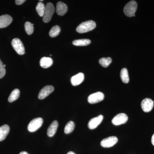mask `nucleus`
<instances>
[{
	"label": "nucleus",
	"instance_id": "nucleus-26",
	"mask_svg": "<svg viewBox=\"0 0 154 154\" xmlns=\"http://www.w3.org/2000/svg\"><path fill=\"white\" fill-rule=\"evenodd\" d=\"M6 74V70L4 64L2 61L0 60V79L4 77Z\"/></svg>",
	"mask_w": 154,
	"mask_h": 154
},
{
	"label": "nucleus",
	"instance_id": "nucleus-3",
	"mask_svg": "<svg viewBox=\"0 0 154 154\" xmlns=\"http://www.w3.org/2000/svg\"><path fill=\"white\" fill-rule=\"evenodd\" d=\"M54 12V8L53 5L51 3H47L45 6V11L43 16V21L45 23H48L51 18Z\"/></svg>",
	"mask_w": 154,
	"mask_h": 154
},
{
	"label": "nucleus",
	"instance_id": "nucleus-13",
	"mask_svg": "<svg viewBox=\"0 0 154 154\" xmlns=\"http://www.w3.org/2000/svg\"><path fill=\"white\" fill-rule=\"evenodd\" d=\"M84 79L85 75L83 73L80 72L72 77L71 79V82L73 86H76L83 82Z\"/></svg>",
	"mask_w": 154,
	"mask_h": 154
},
{
	"label": "nucleus",
	"instance_id": "nucleus-2",
	"mask_svg": "<svg viewBox=\"0 0 154 154\" xmlns=\"http://www.w3.org/2000/svg\"><path fill=\"white\" fill-rule=\"evenodd\" d=\"M137 3L135 1H130L125 6L124 14L128 17H135V13L137 10Z\"/></svg>",
	"mask_w": 154,
	"mask_h": 154
},
{
	"label": "nucleus",
	"instance_id": "nucleus-7",
	"mask_svg": "<svg viewBox=\"0 0 154 154\" xmlns=\"http://www.w3.org/2000/svg\"><path fill=\"white\" fill-rule=\"evenodd\" d=\"M128 120V117L126 114L124 113H120L114 116L112 119V122L115 125H119L125 124Z\"/></svg>",
	"mask_w": 154,
	"mask_h": 154
},
{
	"label": "nucleus",
	"instance_id": "nucleus-4",
	"mask_svg": "<svg viewBox=\"0 0 154 154\" xmlns=\"http://www.w3.org/2000/svg\"><path fill=\"white\" fill-rule=\"evenodd\" d=\"M43 120L42 118L34 119L30 122L28 126V130L30 132H35L39 129L43 124Z\"/></svg>",
	"mask_w": 154,
	"mask_h": 154
},
{
	"label": "nucleus",
	"instance_id": "nucleus-10",
	"mask_svg": "<svg viewBox=\"0 0 154 154\" xmlns=\"http://www.w3.org/2000/svg\"><path fill=\"white\" fill-rule=\"evenodd\" d=\"M54 91L53 86L48 85L44 87L39 92L38 98L39 99H45Z\"/></svg>",
	"mask_w": 154,
	"mask_h": 154
},
{
	"label": "nucleus",
	"instance_id": "nucleus-17",
	"mask_svg": "<svg viewBox=\"0 0 154 154\" xmlns=\"http://www.w3.org/2000/svg\"><path fill=\"white\" fill-rule=\"evenodd\" d=\"M53 60L52 59L48 57L42 58L40 61V65L43 68H48L52 65Z\"/></svg>",
	"mask_w": 154,
	"mask_h": 154
},
{
	"label": "nucleus",
	"instance_id": "nucleus-21",
	"mask_svg": "<svg viewBox=\"0 0 154 154\" xmlns=\"http://www.w3.org/2000/svg\"><path fill=\"white\" fill-rule=\"evenodd\" d=\"M45 6L42 2H39L36 7V10L37 13L40 17H43L45 11Z\"/></svg>",
	"mask_w": 154,
	"mask_h": 154
},
{
	"label": "nucleus",
	"instance_id": "nucleus-31",
	"mask_svg": "<svg viewBox=\"0 0 154 154\" xmlns=\"http://www.w3.org/2000/svg\"><path fill=\"white\" fill-rule=\"evenodd\" d=\"M4 66L5 67H6V65L4 64Z\"/></svg>",
	"mask_w": 154,
	"mask_h": 154
},
{
	"label": "nucleus",
	"instance_id": "nucleus-12",
	"mask_svg": "<svg viewBox=\"0 0 154 154\" xmlns=\"http://www.w3.org/2000/svg\"><path fill=\"white\" fill-rule=\"evenodd\" d=\"M13 21L12 17L9 15L0 16V28H6L9 26Z\"/></svg>",
	"mask_w": 154,
	"mask_h": 154
},
{
	"label": "nucleus",
	"instance_id": "nucleus-6",
	"mask_svg": "<svg viewBox=\"0 0 154 154\" xmlns=\"http://www.w3.org/2000/svg\"><path fill=\"white\" fill-rule=\"evenodd\" d=\"M104 94L102 92H98L91 94L88 98V102L91 104H96L101 102L104 99Z\"/></svg>",
	"mask_w": 154,
	"mask_h": 154
},
{
	"label": "nucleus",
	"instance_id": "nucleus-5",
	"mask_svg": "<svg viewBox=\"0 0 154 154\" xmlns=\"http://www.w3.org/2000/svg\"><path fill=\"white\" fill-rule=\"evenodd\" d=\"M11 44L13 48L19 55H23L25 54V47L20 39L18 38H14L12 40Z\"/></svg>",
	"mask_w": 154,
	"mask_h": 154
},
{
	"label": "nucleus",
	"instance_id": "nucleus-25",
	"mask_svg": "<svg viewBox=\"0 0 154 154\" xmlns=\"http://www.w3.org/2000/svg\"><path fill=\"white\" fill-rule=\"evenodd\" d=\"M25 28L26 33L28 35H31L33 33L34 30L33 24L30 22H26L25 24Z\"/></svg>",
	"mask_w": 154,
	"mask_h": 154
},
{
	"label": "nucleus",
	"instance_id": "nucleus-23",
	"mask_svg": "<svg viewBox=\"0 0 154 154\" xmlns=\"http://www.w3.org/2000/svg\"><path fill=\"white\" fill-rule=\"evenodd\" d=\"M75 124L73 121H69L67 123L64 128V132L66 134H69L72 132L74 129Z\"/></svg>",
	"mask_w": 154,
	"mask_h": 154
},
{
	"label": "nucleus",
	"instance_id": "nucleus-11",
	"mask_svg": "<svg viewBox=\"0 0 154 154\" xmlns=\"http://www.w3.org/2000/svg\"><path fill=\"white\" fill-rule=\"evenodd\" d=\"M103 115H100L97 117L91 119L88 122V127L90 129H95L103 120Z\"/></svg>",
	"mask_w": 154,
	"mask_h": 154
},
{
	"label": "nucleus",
	"instance_id": "nucleus-8",
	"mask_svg": "<svg viewBox=\"0 0 154 154\" xmlns=\"http://www.w3.org/2000/svg\"><path fill=\"white\" fill-rule=\"evenodd\" d=\"M118 138L115 136H111L104 139L101 142V145L104 148H110L117 143Z\"/></svg>",
	"mask_w": 154,
	"mask_h": 154
},
{
	"label": "nucleus",
	"instance_id": "nucleus-14",
	"mask_svg": "<svg viewBox=\"0 0 154 154\" xmlns=\"http://www.w3.org/2000/svg\"><path fill=\"white\" fill-rule=\"evenodd\" d=\"M68 11V7L64 3L61 2H58L57 4V14L59 16H63Z\"/></svg>",
	"mask_w": 154,
	"mask_h": 154
},
{
	"label": "nucleus",
	"instance_id": "nucleus-1",
	"mask_svg": "<svg viewBox=\"0 0 154 154\" xmlns=\"http://www.w3.org/2000/svg\"><path fill=\"white\" fill-rule=\"evenodd\" d=\"M96 22L92 20L83 22L76 28V31L79 33H85L94 30L96 28Z\"/></svg>",
	"mask_w": 154,
	"mask_h": 154
},
{
	"label": "nucleus",
	"instance_id": "nucleus-28",
	"mask_svg": "<svg viewBox=\"0 0 154 154\" xmlns=\"http://www.w3.org/2000/svg\"><path fill=\"white\" fill-rule=\"evenodd\" d=\"M151 142L153 145L154 146V134H153L152 136Z\"/></svg>",
	"mask_w": 154,
	"mask_h": 154
},
{
	"label": "nucleus",
	"instance_id": "nucleus-22",
	"mask_svg": "<svg viewBox=\"0 0 154 154\" xmlns=\"http://www.w3.org/2000/svg\"><path fill=\"white\" fill-rule=\"evenodd\" d=\"M112 59L110 57H103L99 60V63L102 67L107 68L112 62Z\"/></svg>",
	"mask_w": 154,
	"mask_h": 154
},
{
	"label": "nucleus",
	"instance_id": "nucleus-20",
	"mask_svg": "<svg viewBox=\"0 0 154 154\" xmlns=\"http://www.w3.org/2000/svg\"><path fill=\"white\" fill-rule=\"evenodd\" d=\"M20 96V91L18 89H16L12 91L8 98L9 102H12L17 100Z\"/></svg>",
	"mask_w": 154,
	"mask_h": 154
},
{
	"label": "nucleus",
	"instance_id": "nucleus-30",
	"mask_svg": "<svg viewBox=\"0 0 154 154\" xmlns=\"http://www.w3.org/2000/svg\"><path fill=\"white\" fill-rule=\"evenodd\" d=\"M67 154H75V153L74 152H69Z\"/></svg>",
	"mask_w": 154,
	"mask_h": 154
},
{
	"label": "nucleus",
	"instance_id": "nucleus-9",
	"mask_svg": "<svg viewBox=\"0 0 154 154\" xmlns=\"http://www.w3.org/2000/svg\"><path fill=\"white\" fill-rule=\"evenodd\" d=\"M141 106L144 112H150L154 107V101L149 98H146L142 101Z\"/></svg>",
	"mask_w": 154,
	"mask_h": 154
},
{
	"label": "nucleus",
	"instance_id": "nucleus-27",
	"mask_svg": "<svg viewBox=\"0 0 154 154\" xmlns=\"http://www.w3.org/2000/svg\"><path fill=\"white\" fill-rule=\"evenodd\" d=\"M25 2V0H17V1H15V2L18 5H22Z\"/></svg>",
	"mask_w": 154,
	"mask_h": 154
},
{
	"label": "nucleus",
	"instance_id": "nucleus-16",
	"mask_svg": "<svg viewBox=\"0 0 154 154\" xmlns=\"http://www.w3.org/2000/svg\"><path fill=\"white\" fill-rule=\"evenodd\" d=\"M10 127L8 125L0 127V141L4 140L10 132Z\"/></svg>",
	"mask_w": 154,
	"mask_h": 154
},
{
	"label": "nucleus",
	"instance_id": "nucleus-29",
	"mask_svg": "<svg viewBox=\"0 0 154 154\" xmlns=\"http://www.w3.org/2000/svg\"><path fill=\"white\" fill-rule=\"evenodd\" d=\"M19 154H28V153L26 152H22Z\"/></svg>",
	"mask_w": 154,
	"mask_h": 154
},
{
	"label": "nucleus",
	"instance_id": "nucleus-15",
	"mask_svg": "<svg viewBox=\"0 0 154 154\" xmlns=\"http://www.w3.org/2000/svg\"><path fill=\"white\" fill-rule=\"evenodd\" d=\"M58 127V122L56 120L53 122L47 130V135L49 137H52L55 134Z\"/></svg>",
	"mask_w": 154,
	"mask_h": 154
},
{
	"label": "nucleus",
	"instance_id": "nucleus-18",
	"mask_svg": "<svg viewBox=\"0 0 154 154\" xmlns=\"http://www.w3.org/2000/svg\"><path fill=\"white\" fill-rule=\"evenodd\" d=\"M120 78L123 83L125 84L128 83L129 82V77L127 69L126 68L122 69L120 72Z\"/></svg>",
	"mask_w": 154,
	"mask_h": 154
},
{
	"label": "nucleus",
	"instance_id": "nucleus-19",
	"mask_svg": "<svg viewBox=\"0 0 154 154\" xmlns=\"http://www.w3.org/2000/svg\"><path fill=\"white\" fill-rule=\"evenodd\" d=\"M91 41L89 39H80L75 40L72 43L75 46H87L91 44Z\"/></svg>",
	"mask_w": 154,
	"mask_h": 154
},
{
	"label": "nucleus",
	"instance_id": "nucleus-24",
	"mask_svg": "<svg viewBox=\"0 0 154 154\" xmlns=\"http://www.w3.org/2000/svg\"><path fill=\"white\" fill-rule=\"evenodd\" d=\"M60 32V28L58 25L54 26L49 31V35L51 37H54L58 36Z\"/></svg>",
	"mask_w": 154,
	"mask_h": 154
}]
</instances>
